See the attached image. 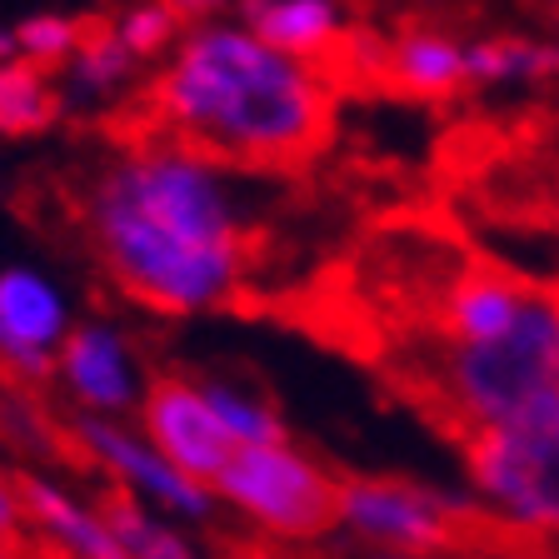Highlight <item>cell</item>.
Returning a JSON list of instances; mask_svg holds the SVG:
<instances>
[{"label":"cell","instance_id":"cell-1","mask_svg":"<svg viewBox=\"0 0 559 559\" xmlns=\"http://www.w3.org/2000/svg\"><path fill=\"white\" fill-rule=\"evenodd\" d=\"M81 240L151 314H210L250 275V225L230 170L165 140H130L81 186Z\"/></svg>","mask_w":559,"mask_h":559},{"label":"cell","instance_id":"cell-2","mask_svg":"<svg viewBox=\"0 0 559 559\" xmlns=\"http://www.w3.org/2000/svg\"><path fill=\"white\" fill-rule=\"evenodd\" d=\"M145 140L221 170L275 175L314 160L335 130V75L265 46L235 15L200 11L135 91Z\"/></svg>","mask_w":559,"mask_h":559},{"label":"cell","instance_id":"cell-3","mask_svg":"<svg viewBox=\"0 0 559 559\" xmlns=\"http://www.w3.org/2000/svg\"><path fill=\"white\" fill-rule=\"evenodd\" d=\"M435 335V400L465 440L559 395V285L469 265L450 280Z\"/></svg>","mask_w":559,"mask_h":559},{"label":"cell","instance_id":"cell-4","mask_svg":"<svg viewBox=\"0 0 559 559\" xmlns=\"http://www.w3.org/2000/svg\"><path fill=\"white\" fill-rule=\"evenodd\" d=\"M469 500L524 535H559V395L465 440Z\"/></svg>","mask_w":559,"mask_h":559},{"label":"cell","instance_id":"cell-5","mask_svg":"<svg viewBox=\"0 0 559 559\" xmlns=\"http://www.w3.org/2000/svg\"><path fill=\"white\" fill-rule=\"evenodd\" d=\"M210 495L280 545H310V539L335 535L340 479L295 440L235 450Z\"/></svg>","mask_w":559,"mask_h":559},{"label":"cell","instance_id":"cell-6","mask_svg":"<svg viewBox=\"0 0 559 559\" xmlns=\"http://www.w3.org/2000/svg\"><path fill=\"white\" fill-rule=\"evenodd\" d=\"M479 520V504L454 489H435L395 475H355L340 479L335 530L360 539V549H395V555L435 559L465 539Z\"/></svg>","mask_w":559,"mask_h":559},{"label":"cell","instance_id":"cell-7","mask_svg":"<svg viewBox=\"0 0 559 559\" xmlns=\"http://www.w3.org/2000/svg\"><path fill=\"white\" fill-rule=\"evenodd\" d=\"M66 435L120 495L140 500L145 510L160 514V520H210L215 514V495L200 479L180 475L130 419L75 415L66 425Z\"/></svg>","mask_w":559,"mask_h":559},{"label":"cell","instance_id":"cell-8","mask_svg":"<svg viewBox=\"0 0 559 559\" xmlns=\"http://www.w3.org/2000/svg\"><path fill=\"white\" fill-rule=\"evenodd\" d=\"M70 330H75L70 300L46 270H0V370L15 384L40 390V384L56 380V360Z\"/></svg>","mask_w":559,"mask_h":559},{"label":"cell","instance_id":"cell-9","mask_svg":"<svg viewBox=\"0 0 559 559\" xmlns=\"http://www.w3.org/2000/svg\"><path fill=\"white\" fill-rule=\"evenodd\" d=\"M135 425H140V435H145V440L180 469V475L200 479L205 489L215 485L221 469L235 460L230 435L221 430L215 409L205 405L195 374H175V370L151 374Z\"/></svg>","mask_w":559,"mask_h":559},{"label":"cell","instance_id":"cell-10","mask_svg":"<svg viewBox=\"0 0 559 559\" xmlns=\"http://www.w3.org/2000/svg\"><path fill=\"white\" fill-rule=\"evenodd\" d=\"M56 384L66 390L75 415L130 419V415H140V400H145L151 374L140 370V355L120 325H110V320H81V325L70 330L66 345H60Z\"/></svg>","mask_w":559,"mask_h":559},{"label":"cell","instance_id":"cell-11","mask_svg":"<svg viewBox=\"0 0 559 559\" xmlns=\"http://www.w3.org/2000/svg\"><path fill=\"white\" fill-rule=\"evenodd\" d=\"M230 15L240 25H250L265 46L285 50V56L305 60L314 70H325V75L360 40L349 11L335 5V0H245Z\"/></svg>","mask_w":559,"mask_h":559},{"label":"cell","instance_id":"cell-12","mask_svg":"<svg viewBox=\"0 0 559 559\" xmlns=\"http://www.w3.org/2000/svg\"><path fill=\"white\" fill-rule=\"evenodd\" d=\"M370 70H380L409 100H454L469 91L465 35L444 25H400L395 35H380L370 46Z\"/></svg>","mask_w":559,"mask_h":559},{"label":"cell","instance_id":"cell-13","mask_svg":"<svg viewBox=\"0 0 559 559\" xmlns=\"http://www.w3.org/2000/svg\"><path fill=\"white\" fill-rule=\"evenodd\" d=\"M15 489H21V504H25V524L46 545H56L66 559H126V549H120L100 504L81 500L60 479L31 475V469H15Z\"/></svg>","mask_w":559,"mask_h":559},{"label":"cell","instance_id":"cell-14","mask_svg":"<svg viewBox=\"0 0 559 559\" xmlns=\"http://www.w3.org/2000/svg\"><path fill=\"white\" fill-rule=\"evenodd\" d=\"M469 91H539L559 85V35L489 31L465 35Z\"/></svg>","mask_w":559,"mask_h":559},{"label":"cell","instance_id":"cell-15","mask_svg":"<svg viewBox=\"0 0 559 559\" xmlns=\"http://www.w3.org/2000/svg\"><path fill=\"white\" fill-rule=\"evenodd\" d=\"M140 70L145 66L120 46L110 15H85L81 50L60 70V91H66V105H70V95H81V100H116L120 91H140L145 85Z\"/></svg>","mask_w":559,"mask_h":559},{"label":"cell","instance_id":"cell-16","mask_svg":"<svg viewBox=\"0 0 559 559\" xmlns=\"http://www.w3.org/2000/svg\"><path fill=\"white\" fill-rule=\"evenodd\" d=\"M66 116V91L50 70H35L25 60H0V135H46Z\"/></svg>","mask_w":559,"mask_h":559},{"label":"cell","instance_id":"cell-17","mask_svg":"<svg viewBox=\"0 0 559 559\" xmlns=\"http://www.w3.org/2000/svg\"><path fill=\"white\" fill-rule=\"evenodd\" d=\"M195 380H200V395H205V405L215 409V419H221V430L230 435L235 450H260V444L290 440L280 409L270 405L260 390H245L240 380H221V374H195Z\"/></svg>","mask_w":559,"mask_h":559},{"label":"cell","instance_id":"cell-18","mask_svg":"<svg viewBox=\"0 0 559 559\" xmlns=\"http://www.w3.org/2000/svg\"><path fill=\"white\" fill-rule=\"evenodd\" d=\"M100 510H105V520H110V530H116L126 559H205L170 520H160L155 510H145V504L120 495V489L105 495Z\"/></svg>","mask_w":559,"mask_h":559},{"label":"cell","instance_id":"cell-19","mask_svg":"<svg viewBox=\"0 0 559 559\" xmlns=\"http://www.w3.org/2000/svg\"><path fill=\"white\" fill-rule=\"evenodd\" d=\"M195 5H126V11H110V25H116L120 46L140 60V66H160L175 46H180V35L190 31L195 21Z\"/></svg>","mask_w":559,"mask_h":559},{"label":"cell","instance_id":"cell-20","mask_svg":"<svg viewBox=\"0 0 559 559\" xmlns=\"http://www.w3.org/2000/svg\"><path fill=\"white\" fill-rule=\"evenodd\" d=\"M15 35V56L35 70H66L70 56L81 50V35H85V15H60V11H35L25 21L11 25Z\"/></svg>","mask_w":559,"mask_h":559},{"label":"cell","instance_id":"cell-21","mask_svg":"<svg viewBox=\"0 0 559 559\" xmlns=\"http://www.w3.org/2000/svg\"><path fill=\"white\" fill-rule=\"evenodd\" d=\"M21 530H31L25 524V504H21V489H15V475H5L0 469V539L11 545Z\"/></svg>","mask_w":559,"mask_h":559},{"label":"cell","instance_id":"cell-22","mask_svg":"<svg viewBox=\"0 0 559 559\" xmlns=\"http://www.w3.org/2000/svg\"><path fill=\"white\" fill-rule=\"evenodd\" d=\"M221 559H285L280 549H265V545H230Z\"/></svg>","mask_w":559,"mask_h":559},{"label":"cell","instance_id":"cell-23","mask_svg":"<svg viewBox=\"0 0 559 559\" xmlns=\"http://www.w3.org/2000/svg\"><path fill=\"white\" fill-rule=\"evenodd\" d=\"M549 235L559 240V160H555V180H549Z\"/></svg>","mask_w":559,"mask_h":559},{"label":"cell","instance_id":"cell-24","mask_svg":"<svg viewBox=\"0 0 559 559\" xmlns=\"http://www.w3.org/2000/svg\"><path fill=\"white\" fill-rule=\"evenodd\" d=\"M355 559H419V555H395V549H360Z\"/></svg>","mask_w":559,"mask_h":559},{"label":"cell","instance_id":"cell-25","mask_svg":"<svg viewBox=\"0 0 559 559\" xmlns=\"http://www.w3.org/2000/svg\"><path fill=\"white\" fill-rule=\"evenodd\" d=\"M0 559H21V555H15V549L5 545V539H0Z\"/></svg>","mask_w":559,"mask_h":559}]
</instances>
